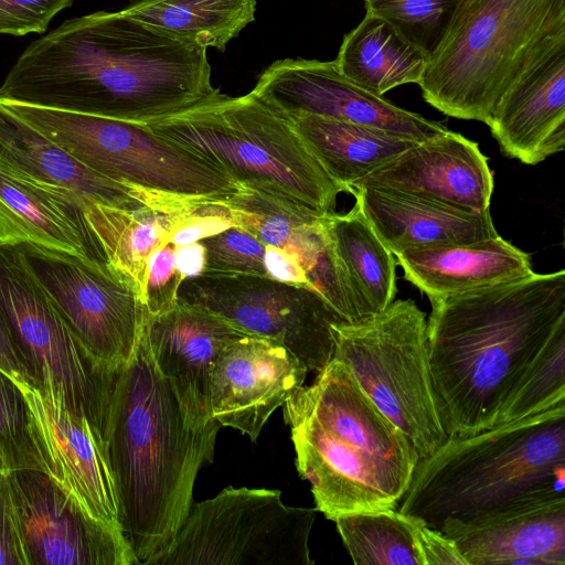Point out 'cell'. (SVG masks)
<instances>
[{
	"mask_svg": "<svg viewBox=\"0 0 565 565\" xmlns=\"http://www.w3.org/2000/svg\"><path fill=\"white\" fill-rule=\"evenodd\" d=\"M206 47L126 15L98 11L34 40L0 85V100L147 125L220 95Z\"/></svg>",
	"mask_w": 565,
	"mask_h": 565,
	"instance_id": "6da1fadb",
	"label": "cell"
},
{
	"mask_svg": "<svg viewBox=\"0 0 565 565\" xmlns=\"http://www.w3.org/2000/svg\"><path fill=\"white\" fill-rule=\"evenodd\" d=\"M429 364L449 437L495 425L522 372L565 319V271L428 298Z\"/></svg>",
	"mask_w": 565,
	"mask_h": 565,
	"instance_id": "7a4b0ae2",
	"label": "cell"
},
{
	"mask_svg": "<svg viewBox=\"0 0 565 565\" xmlns=\"http://www.w3.org/2000/svg\"><path fill=\"white\" fill-rule=\"evenodd\" d=\"M220 427L215 419L201 429L186 426L143 330L116 373L105 430L120 530L139 565L163 548L188 516L196 476L213 461Z\"/></svg>",
	"mask_w": 565,
	"mask_h": 565,
	"instance_id": "3957f363",
	"label": "cell"
},
{
	"mask_svg": "<svg viewBox=\"0 0 565 565\" xmlns=\"http://www.w3.org/2000/svg\"><path fill=\"white\" fill-rule=\"evenodd\" d=\"M296 467L316 510L396 509L419 460L404 433L374 404L350 369L333 359L282 405Z\"/></svg>",
	"mask_w": 565,
	"mask_h": 565,
	"instance_id": "277c9868",
	"label": "cell"
},
{
	"mask_svg": "<svg viewBox=\"0 0 565 565\" xmlns=\"http://www.w3.org/2000/svg\"><path fill=\"white\" fill-rule=\"evenodd\" d=\"M565 403L452 436L419 459L398 511L439 531L564 500Z\"/></svg>",
	"mask_w": 565,
	"mask_h": 565,
	"instance_id": "5b68a950",
	"label": "cell"
},
{
	"mask_svg": "<svg viewBox=\"0 0 565 565\" xmlns=\"http://www.w3.org/2000/svg\"><path fill=\"white\" fill-rule=\"evenodd\" d=\"M146 126L209 160L239 185L270 191L320 212H332L343 192L290 118L252 92L239 97L220 94Z\"/></svg>",
	"mask_w": 565,
	"mask_h": 565,
	"instance_id": "8992f818",
	"label": "cell"
},
{
	"mask_svg": "<svg viewBox=\"0 0 565 565\" xmlns=\"http://www.w3.org/2000/svg\"><path fill=\"white\" fill-rule=\"evenodd\" d=\"M565 32V0H463L419 82L447 116L487 122L530 57Z\"/></svg>",
	"mask_w": 565,
	"mask_h": 565,
	"instance_id": "52a82bcc",
	"label": "cell"
},
{
	"mask_svg": "<svg viewBox=\"0 0 565 565\" xmlns=\"http://www.w3.org/2000/svg\"><path fill=\"white\" fill-rule=\"evenodd\" d=\"M331 328L332 358L350 369L419 459L447 441L430 372L427 319L414 300L394 299L381 312Z\"/></svg>",
	"mask_w": 565,
	"mask_h": 565,
	"instance_id": "ba28073f",
	"label": "cell"
},
{
	"mask_svg": "<svg viewBox=\"0 0 565 565\" xmlns=\"http://www.w3.org/2000/svg\"><path fill=\"white\" fill-rule=\"evenodd\" d=\"M0 103L82 164L116 182L181 196H223L239 188L222 169L146 125Z\"/></svg>",
	"mask_w": 565,
	"mask_h": 565,
	"instance_id": "9c48e42d",
	"label": "cell"
},
{
	"mask_svg": "<svg viewBox=\"0 0 565 565\" xmlns=\"http://www.w3.org/2000/svg\"><path fill=\"white\" fill-rule=\"evenodd\" d=\"M316 511L285 504L279 490L230 486L193 502L172 540L145 565H312Z\"/></svg>",
	"mask_w": 565,
	"mask_h": 565,
	"instance_id": "30bf717a",
	"label": "cell"
},
{
	"mask_svg": "<svg viewBox=\"0 0 565 565\" xmlns=\"http://www.w3.org/2000/svg\"><path fill=\"white\" fill-rule=\"evenodd\" d=\"M0 308L38 390L86 417L105 438L117 371L100 366L75 337L15 243L0 245Z\"/></svg>",
	"mask_w": 565,
	"mask_h": 565,
	"instance_id": "8fae6325",
	"label": "cell"
},
{
	"mask_svg": "<svg viewBox=\"0 0 565 565\" xmlns=\"http://www.w3.org/2000/svg\"><path fill=\"white\" fill-rule=\"evenodd\" d=\"M15 244L87 353L108 371L126 364L149 318L135 284L109 264L31 242Z\"/></svg>",
	"mask_w": 565,
	"mask_h": 565,
	"instance_id": "7c38bea8",
	"label": "cell"
},
{
	"mask_svg": "<svg viewBox=\"0 0 565 565\" xmlns=\"http://www.w3.org/2000/svg\"><path fill=\"white\" fill-rule=\"evenodd\" d=\"M178 300L280 343L316 374L332 360V324L344 321L315 288L266 275L203 271L181 281Z\"/></svg>",
	"mask_w": 565,
	"mask_h": 565,
	"instance_id": "4fadbf2b",
	"label": "cell"
},
{
	"mask_svg": "<svg viewBox=\"0 0 565 565\" xmlns=\"http://www.w3.org/2000/svg\"><path fill=\"white\" fill-rule=\"evenodd\" d=\"M25 565H139L121 531L87 514L47 473H7Z\"/></svg>",
	"mask_w": 565,
	"mask_h": 565,
	"instance_id": "5bb4252c",
	"label": "cell"
},
{
	"mask_svg": "<svg viewBox=\"0 0 565 565\" xmlns=\"http://www.w3.org/2000/svg\"><path fill=\"white\" fill-rule=\"evenodd\" d=\"M252 93L287 117L318 115L376 127L417 141L449 130L351 82L334 61H276L259 76Z\"/></svg>",
	"mask_w": 565,
	"mask_h": 565,
	"instance_id": "9a60e30c",
	"label": "cell"
},
{
	"mask_svg": "<svg viewBox=\"0 0 565 565\" xmlns=\"http://www.w3.org/2000/svg\"><path fill=\"white\" fill-rule=\"evenodd\" d=\"M218 201L233 226L265 246L291 255L307 279L344 321L361 319L354 297L338 265L324 225L327 212L310 209L284 195L246 185Z\"/></svg>",
	"mask_w": 565,
	"mask_h": 565,
	"instance_id": "2e32d148",
	"label": "cell"
},
{
	"mask_svg": "<svg viewBox=\"0 0 565 565\" xmlns=\"http://www.w3.org/2000/svg\"><path fill=\"white\" fill-rule=\"evenodd\" d=\"M25 394L43 471L96 521L120 530L118 501L103 434L40 390Z\"/></svg>",
	"mask_w": 565,
	"mask_h": 565,
	"instance_id": "e0dca14e",
	"label": "cell"
},
{
	"mask_svg": "<svg viewBox=\"0 0 565 565\" xmlns=\"http://www.w3.org/2000/svg\"><path fill=\"white\" fill-rule=\"evenodd\" d=\"M308 372L274 340L255 334L233 340L213 364L212 418L256 441L271 414L303 385Z\"/></svg>",
	"mask_w": 565,
	"mask_h": 565,
	"instance_id": "ac0fdd59",
	"label": "cell"
},
{
	"mask_svg": "<svg viewBox=\"0 0 565 565\" xmlns=\"http://www.w3.org/2000/svg\"><path fill=\"white\" fill-rule=\"evenodd\" d=\"M501 151L537 164L565 147V32L547 39L504 90L486 122Z\"/></svg>",
	"mask_w": 565,
	"mask_h": 565,
	"instance_id": "d6986e66",
	"label": "cell"
},
{
	"mask_svg": "<svg viewBox=\"0 0 565 565\" xmlns=\"http://www.w3.org/2000/svg\"><path fill=\"white\" fill-rule=\"evenodd\" d=\"M145 334L184 423L193 429L205 427L213 420L210 381L214 361L227 343L252 333L209 310L178 300L170 310L148 318Z\"/></svg>",
	"mask_w": 565,
	"mask_h": 565,
	"instance_id": "ffe728a7",
	"label": "cell"
},
{
	"mask_svg": "<svg viewBox=\"0 0 565 565\" xmlns=\"http://www.w3.org/2000/svg\"><path fill=\"white\" fill-rule=\"evenodd\" d=\"M376 186L473 211L489 210L493 174L478 143L447 130L372 170L350 190Z\"/></svg>",
	"mask_w": 565,
	"mask_h": 565,
	"instance_id": "44dd1931",
	"label": "cell"
},
{
	"mask_svg": "<svg viewBox=\"0 0 565 565\" xmlns=\"http://www.w3.org/2000/svg\"><path fill=\"white\" fill-rule=\"evenodd\" d=\"M86 202L72 190L32 179L0 163V226L11 243L31 242L108 265L86 218Z\"/></svg>",
	"mask_w": 565,
	"mask_h": 565,
	"instance_id": "7402d4cb",
	"label": "cell"
},
{
	"mask_svg": "<svg viewBox=\"0 0 565 565\" xmlns=\"http://www.w3.org/2000/svg\"><path fill=\"white\" fill-rule=\"evenodd\" d=\"M467 565H565V499L477 522H446Z\"/></svg>",
	"mask_w": 565,
	"mask_h": 565,
	"instance_id": "603a6c76",
	"label": "cell"
},
{
	"mask_svg": "<svg viewBox=\"0 0 565 565\" xmlns=\"http://www.w3.org/2000/svg\"><path fill=\"white\" fill-rule=\"evenodd\" d=\"M351 194L394 256L412 248L470 243L499 235L489 210L473 211L369 185L358 186Z\"/></svg>",
	"mask_w": 565,
	"mask_h": 565,
	"instance_id": "cb8c5ba5",
	"label": "cell"
},
{
	"mask_svg": "<svg viewBox=\"0 0 565 565\" xmlns=\"http://www.w3.org/2000/svg\"><path fill=\"white\" fill-rule=\"evenodd\" d=\"M0 163L32 179L72 190L86 201L115 207H141L161 194L90 170L1 103Z\"/></svg>",
	"mask_w": 565,
	"mask_h": 565,
	"instance_id": "d4e9b609",
	"label": "cell"
},
{
	"mask_svg": "<svg viewBox=\"0 0 565 565\" xmlns=\"http://www.w3.org/2000/svg\"><path fill=\"white\" fill-rule=\"evenodd\" d=\"M404 278L428 298L459 294L531 274V257L500 235L419 247L395 255Z\"/></svg>",
	"mask_w": 565,
	"mask_h": 565,
	"instance_id": "484cf974",
	"label": "cell"
},
{
	"mask_svg": "<svg viewBox=\"0 0 565 565\" xmlns=\"http://www.w3.org/2000/svg\"><path fill=\"white\" fill-rule=\"evenodd\" d=\"M204 198L211 196L162 193L148 205L136 209L86 202V218L109 265L135 284L142 302L148 258L169 243L178 225Z\"/></svg>",
	"mask_w": 565,
	"mask_h": 565,
	"instance_id": "4316f807",
	"label": "cell"
},
{
	"mask_svg": "<svg viewBox=\"0 0 565 565\" xmlns=\"http://www.w3.org/2000/svg\"><path fill=\"white\" fill-rule=\"evenodd\" d=\"M324 225L361 319L383 311L397 292L394 254L356 202L345 214L327 212Z\"/></svg>",
	"mask_w": 565,
	"mask_h": 565,
	"instance_id": "83f0119b",
	"label": "cell"
},
{
	"mask_svg": "<svg viewBox=\"0 0 565 565\" xmlns=\"http://www.w3.org/2000/svg\"><path fill=\"white\" fill-rule=\"evenodd\" d=\"M330 178L343 192L417 140L376 127L318 115L288 117Z\"/></svg>",
	"mask_w": 565,
	"mask_h": 565,
	"instance_id": "f1b7e54d",
	"label": "cell"
},
{
	"mask_svg": "<svg viewBox=\"0 0 565 565\" xmlns=\"http://www.w3.org/2000/svg\"><path fill=\"white\" fill-rule=\"evenodd\" d=\"M334 63L348 79L383 96L397 86L419 84L428 57L390 22L366 12L343 36Z\"/></svg>",
	"mask_w": 565,
	"mask_h": 565,
	"instance_id": "f546056e",
	"label": "cell"
},
{
	"mask_svg": "<svg viewBox=\"0 0 565 565\" xmlns=\"http://www.w3.org/2000/svg\"><path fill=\"white\" fill-rule=\"evenodd\" d=\"M172 38L224 51L254 21L255 0H140L121 10Z\"/></svg>",
	"mask_w": 565,
	"mask_h": 565,
	"instance_id": "4dcf8cb0",
	"label": "cell"
},
{
	"mask_svg": "<svg viewBox=\"0 0 565 565\" xmlns=\"http://www.w3.org/2000/svg\"><path fill=\"white\" fill-rule=\"evenodd\" d=\"M356 565H423L417 531L423 523L395 509L345 513L334 520Z\"/></svg>",
	"mask_w": 565,
	"mask_h": 565,
	"instance_id": "1f68e13d",
	"label": "cell"
},
{
	"mask_svg": "<svg viewBox=\"0 0 565 565\" xmlns=\"http://www.w3.org/2000/svg\"><path fill=\"white\" fill-rule=\"evenodd\" d=\"M565 403V319L520 375L495 425L522 419ZM494 425V426H495Z\"/></svg>",
	"mask_w": 565,
	"mask_h": 565,
	"instance_id": "d6a6232c",
	"label": "cell"
},
{
	"mask_svg": "<svg viewBox=\"0 0 565 565\" xmlns=\"http://www.w3.org/2000/svg\"><path fill=\"white\" fill-rule=\"evenodd\" d=\"M463 0H364L366 12L390 22L428 58Z\"/></svg>",
	"mask_w": 565,
	"mask_h": 565,
	"instance_id": "836d02e7",
	"label": "cell"
},
{
	"mask_svg": "<svg viewBox=\"0 0 565 565\" xmlns=\"http://www.w3.org/2000/svg\"><path fill=\"white\" fill-rule=\"evenodd\" d=\"M19 469L43 471L23 388L0 369V473Z\"/></svg>",
	"mask_w": 565,
	"mask_h": 565,
	"instance_id": "e575fe53",
	"label": "cell"
},
{
	"mask_svg": "<svg viewBox=\"0 0 565 565\" xmlns=\"http://www.w3.org/2000/svg\"><path fill=\"white\" fill-rule=\"evenodd\" d=\"M205 248L204 271L266 275V246L236 226L200 241Z\"/></svg>",
	"mask_w": 565,
	"mask_h": 565,
	"instance_id": "d590c367",
	"label": "cell"
},
{
	"mask_svg": "<svg viewBox=\"0 0 565 565\" xmlns=\"http://www.w3.org/2000/svg\"><path fill=\"white\" fill-rule=\"evenodd\" d=\"M183 278L175 266V250L171 243L154 250L147 262L143 305L153 317L170 310L178 302Z\"/></svg>",
	"mask_w": 565,
	"mask_h": 565,
	"instance_id": "8d00e7d4",
	"label": "cell"
},
{
	"mask_svg": "<svg viewBox=\"0 0 565 565\" xmlns=\"http://www.w3.org/2000/svg\"><path fill=\"white\" fill-rule=\"evenodd\" d=\"M74 0H0V34L43 33Z\"/></svg>",
	"mask_w": 565,
	"mask_h": 565,
	"instance_id": "74e56055",
	"label": "cell"
},
{
	"mask_svg": "<svg viewBox=\"0 0 565 565\" xmlns=\"http://www.w3.org/2000/svg\"><path fill=\"white\" fill-rule=\"evenodd\" d=\"M0 565H25L11 505L7 473H0Z\"/></svg>",
	"mask_w": 565,
	"mask_h": 565,
	"instance_id": "f35d334b",
	"label": "cell"
},
{
	"mask_svg": "<svg viewBox=\"0 0 565 565\" xmlns=\"http://www.w3.org/2000/svg\"><path fill=\"white\" fill-rule=\"evenodd\" d=\"M417 543L423 565H467L451 539L424 523L418 527Z\"/></svg>",
	"mask_w": 565,
	"mask_h": 565,
	"instance_id": "ab89813d",
	"label": "cell"
},
{
	"mask_svg": "<svg viewBox=\"0 0 565 565\" xmlns=\"http://www.w3.org/2000/svg\"><path fill=\"white\" fill-rule=\"evenodd\" d=\"M0 369L19 384L38 387L35 377L25 360L9 322L0 308Z\"/></svg>",
	"mask_w": 565,
	"mask_h": 565,
	"instance_id": "60d3db41",
	"label": "cell"
},
{
	"mask_svg": "<svg viewBox=\"0 0 565 565\" xmlns=\"http://www.w3.org/2000/svg\"><path fill=\"white\" fill-rule=\"evenodd\" d=\"M264 265L266 276L275 280L311 287L297 260L277 247L266 246Z\"/></svg>",
	"mask_w": 565,
	"mask_h": 565,
	"instance_id": "b9f144b4",
	"label": "cell"
},
{
	"mask_svg": "<svg viewBox=\"0 0 565 565\" xmlns=\"http://www.w3.org/2000/svg\"><path fill=\"white\" fill-rule=\"evenodd\" d=\"M174 250L175 266L183 279L198 276L204 271L205 248L201 242L174 245Z\"/></svg>",
	"mask_w": 565,
	"mask_h": 565,
	"instance_id": "7bdbcfd3",
	"label": "cell"
},
{
	"mask_svg": "<svg viewBox=\"0 0 565 565\" xmlns=\"http://www.w3.org/2000/svg\"><path fill=\"white\" fill-rule=\"evenodd\" d=\"M4 243H11V242L9 241L6 233L3 232V230L0 226V245L4 244Z\"/></svg>",
	"mask_w": 565,
	"mask_h": 565,
	"instance_id": "ee69618b",
	"label": "cell"
}]
</instances>
